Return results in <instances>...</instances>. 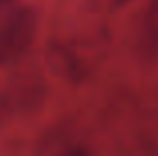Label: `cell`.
<instances>
[{
	"label": "cell",
	"mask_w": 158,
	"mask_h": 156,
	"mask_svg": "<svg viewBox=\"0 0 158 156\" xmlns=\"http://www.w3.org/2000/svg\"><path fill=\"white\" fill-rule=\"evenodd\" d=\"M0 14V66L20 60L38 32V14L32 6H8Z\"/></svg>",
	"instance_id": "1"
},
{
	"label": "cell",
	"mask_w": 158,
	"mask_h": 156,
	"mask_svg": "<svg viewBox=\"0 0 158 156\" xmlns=\"http://www.w3.org/2000/svg\"><path fill=\"white\" fill-rule=\"evenodd\" d=\"M58 156H90V152L86 148H82V146H70V148L62 150Z\"/></svg>",
	"instance_id": "2"
},
{
	"label": "cell",
	"mask_w": 158,
	"mask_h": 156,
	"mask_svg": "<svg viewBox=\"0 0 158 156\" xmlns=\"http://www.w3.org/2000/svg\"><path fill=\"white\" fill-rule=\"evenodd\" d=\"M8 104H10V98L0 96V122L8 116Z\"/></svg>",
	"instance_id": "3"
},
{
	"label": "cell",
	"mask_w": 158,
	"mask_h": 156,
	"mask_svg": "<svg viewBox=\"0 0 158 156\" xmlns=\"http://www.w3.org/2000/svg\"><path fill=\"white\" fill-rule=\"evenodd\" d=\"M14 2H16V0H0V10H2V8H8V6H12Z\"/></svg>",
	"instance_id": "4"
}]
</instances>
